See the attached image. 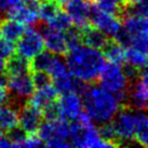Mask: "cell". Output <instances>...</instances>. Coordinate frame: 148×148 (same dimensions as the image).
<instances>
[{"instance_id": "30bf717a", "label": "cell", "mask_w": 148, "mask_h": 148, "mask_svg": "<svg viewBox=\"0 0 148 148\" xmlns=\"http://www.w3.org/2000/svg\"><path fill=\"white\" fill-rule=\"evenodd\" d=\"M90 20L92 25L103 32L106 36L115 38V36L122 28V21L118 15L101 11L91 4Z\"/></svg>"}, {"instance_id": "484cf974", "label": "cell", "mask_w": 148, "mask_h": 148, "mask_svg": "<svg viewBox=\"0 0 148 148\" xmlns=\"http://www.w3.org/2000/svg\"><path fill=\"white\" fill-rule=\"evenodd\" d=\"M48 26L54 29H58L61 32H66L73 26V22L68 16V14L65 12V10H61L48 23Z\"/></svg>"}, {"instance_id": "4fadbf2b", "label": "cell", "mask_w": 148, "mask_h": 148, "mask_svg": "<svg viewBox=\"0 0 148 148\" xmlns=\"http://www.w3.org/2000/svg\"><path fill=\"white\" fill-rule=\"evenodd\" d=\"M42 38L45 42V48L49 50L51 53L55 55H64L69 51L67 41H66L65 32L54 29L50 26H41Z\"/></svg>"}, {"instance_id": "7c38bea8", "label": "cell", "mask_w": 148, "mask_h": 148, "mask_svg": "<svg viewBox=\"0 0 148 148\" xmlns=\"http://www.w3.org/2000/svg\"><path fill=\"white\" fill-rule=\"evenodd\" d=\"M18 112V124L26 134L37 133L38 129L43 120V115L40 109L35 107L27 101L21 105Z\"/></svg>"}, {"instance_id": "74e56055", "label": "cell", "mask_w": 148, "mask_h": 148, "mask_svg": "<svg viewBox=\"0 0 148 148\" xmlns=\"http://www.w3.org/2000/svg\"><path fill=\"white\" fill-rule=\"evenodd\" d=\"M61 3H65V2H68V1H76V0H58Z\"/></svg>"}, {"instance_id": "9c48e42d", "label": "cell", "mask_w": 148, "mask_h": 148, "mask_svg": "<svg viewBox=\"0 0 148 148\" xmlns=\"http://www.w3.org/2000/svg\"><path fill=\"white\" fill-rule=\"evenodd\" d=\"M148 86H147V71L146 68L140 71L138 76L130 82L127 92V101L133 109L145 111L147 107Z\"/></svg>"}, {"instance_id": "9a60e30c", "label": "cell", "mask_w": 148, "mask_h": 148, "mask_svg": "<svg viewBox=\"0 0 148 148\" xmlns=\"http://www.w3.org/2000/svg\"><path fill=\"white\" fill-rule=\"evenodd\" d=\"M30 96L32 97L28 101L29 103L43 111L45 108L52 106L53 104L58 102L60 94L52 83H48L42 86L36 88Z\"/></svg>"}, {"instance_id": "d6986e66", "label": "cell", "mask_w": 148, "mask_h": 148, "mask_svg": "<svg viewBox=\"0 0 148 148\" xmlns=\"http://www.w3.org/2000/svg\"><path fill=\"white\" fill-rule=\"evenodd\" d=\"M25 24L12 18L0 20V36L9 41L16 42L25 32Z\"/></svg>"}, {"instance_id": "2e32d148", "label": "cell", "mask_w": 148, "mask_h": 148, "mask_svg": "<svg viewBox=\"0 0 148 148\" xmlns=\"http://www.w3.org/2000/svg\"><path fill=\"white\" fill-rule=\"evenodd\" d=\"M65 12L77 27H81L89 23L91 3L89 0H76L65 2Z\"/></svg>"}, {"instance_id": "44dd1931", "label": "cell", "mask_w": 148, "mask_h": 148, "mask_svg": "<svg viewBox=\"0 0 148 148\" xmlns=\"http://www.w3.org/2000/svg\"><path fill=\"white\" fill-rule=\"evenodd\" d=\"M18 125V112L17 109L11 105H0V130L7 132Z\"/></svg>"}, {"instance_id": "6da1fadb", "label": "cell", "mask_w": 148, "mask_h": 148, "mask_svg": "<svg viewBox=\"0 0 148 148\" xmlns=\"http://www.w3.org/2000/svg\"><path fill=\"white\" fill-rule=\"evenodd\" d=\"M65 56L70 74L86 83L95 82L106 64L102 51L88 45H78L70 49Z\"/></svg>"}, {"instance_id": "4316f807", "label": "cell", "mask_w": 148, "mask_h": 148, "mask_svg": "<svg viewBox=\"0 0 148 148\" xmlns=\"http://www.w3.org/2000/svg\"><path fill=\"white\" fill-rule=\"evenodd\" d=\"M90 3L101 11L116 14L120 17V8L114 0H89Z\"/></svg>"}, {"instance_id": "cb8c5ba5", "label": "cell", "mask_w": 148, "mask_h": 148, "mask_svg": "<svg viewBox=\"0 0 148 148\" xmlns=\"http://www.w3.org/2000/svg\"><path fill=\"white\" fill-rule=\"evenodd\" d=\"M125 61L137 69H144L147 65V53L130 45L125 49Z\"/></svg>"}, {"instance_id": "836d02e7", "label": "cell", "mask_w": 148, "mask_h": 148, "mask_svg": "<svg viewBox=\"0 0 148 148\" xmlns=\"http://www.w3.org/2000/svg\"><path fill=\"white\" fill-rule=\"evenodd\" d=\"M1 147H11V143L4 132L0 130V148Z\"/></svg>"}, {"instance_id": "83f0119b", "label": "cell", "mask_w": 148, "mask_h": 148, "mask_svg": "<svg viewBox=\"0 0 148 148\" xmlns=\"http://www.w3.org/2000/svg\"><path fill=\"white\" fill-rule=\"evenodd\" d=\"M5 135L10 140L11 146H13V147H22L25 136H26V133L21 127L16 125V127H14L11 130L7 131Z\"/></svg>"}, {"instance_id": "7a4b0ae2", "label": "cell", "mask_w": 148, "mask_h": 148, "mask_svg": "<svg viewBox=\"0 0 148 148\" xmlns=\"http://www.w3.org/2000/svg\"><path fill=\"white\" fill-rule=\"evenodd\" d=\"M82 94L83 111L99 124L112 120L121 107L115 94L99 86H88Z\"/></svg>"}, {"instance_id": "e575fe53", "label": "cell", "mask_w": 148, "mask_h": 148, "mask_svg": "<svg viewBox=\"0 0 148 148\" xmlns=\"http://www.w3.org/2000/svg\"><path fill=\"white\" fill-rule=\"evenodd\" d=\"M116 3L118 4V7L120 8V15H121V12L127 4V0H114Z\"/></svg>"}, {"instance_id": "603a6c76", "label": "cell", "mask_w": 148, "mask_h": 148, "mask_svg": "<svg viewBox=\"0 0 148 148\" xmlns=\"http://www.w3.org/2000/svg\"><path fill=\"white\" fill-rule=\"evenodd\" d=\"M62 9L58 0H42L39 5V18L48 24Z\"/></svg>"}, {"instance_id": "8fae6325", "label": "cell", "mask_w": 148, "mask_h": 148, "mask_svg": "<svg viewBox=\"0 0 148 148\" xmlns=\"http://www.w3.org/2000/svg\"><path fill=\"white\" fill-rule=\"evenodd\" d=\"M5 82L9 93H11L16 99H28L35 90L30 73L5 76Z\"/></svg>"}, {"instance_id": "ffe728a7", "label": "cell", "mask_w": 148, "mask_h": 148, "mask_svg": "<svg viewBox=\"0 0 148 148\" xmlns=\"http://www.w3.org/2000/svg\"><path fill=\"white\" fill-rule=\"evenodd\" d=\"M30 63L29 60L24 58L20 55H11L5 60L3 73L5 76L18 75L24 73H30Z\"/></svg>"}, {"instance_id": "e0dca14e", "label": "cell", "mask_w": 148, "mask_h": 148, "mask_svg": "<svg viewBox=\"0 0 148 148\" xmlns=\"http://www.w3.org/2000/svg\"><path fill=\"white\" fill-rule=\"evenodd\" d=\"M77 28L79 32L80 43L84 45L102 50L108 40L106 35L103 32H101L99 28H96L94 25L88 23V24L83 25L81 27H77Z\"/></svg>"}, {"instance_id": "1f68e13d", "label": "cell", "mask_w": 148, "mask_h": 148, "mask_svg": "<svg viewBox=\"0 0 148 148\" xmlns=\"http://www.w3.org/2000/svg\"><path fill=\"white\" fill-rule=\"evenodd\" d=\"M9 91L7 88V82H5V76L0 75V105L8 104L9 102Z\"/></svg>"}, {"instance_id": "f546056e", "label": "cell", "mask_w": 148, "mask_h": 148, "mask_svg": "<svg viewBox=\"0 0 148 148\" xmlns=\"http://www.w3.org/2000/svg\"><path fill=\"white\" fill-rule=\"evenodd\" d=\"M15 47L12 41H9L0 36V58L7 60L14 53Z\"/></svg>"}, {"instance_id": "8d00e7d4", "label": "cell", "mask_w": 148, "mask_h": 148, "mask_svg": "<svg viewBox=\"0 0 148 148\" xmlns=\"http://www.w3.org/2000/svg\"><path fill=\"white\" fill-rule=\"evenodd\" d=\"M4 64H5V60H4V58H0V75L3 73Z\"/></svg>"}, {"instance_id": "ba28073f", "label": "cell", "mask_w": 148, "mask_h": 148, "mask_svg": "<svg viewBox=\"0 0 148 148\" xmlns=\"http://www.w3.org/2000/svg\"><path fill=\"white\" fill-rule=\"evenodd\" d=\"M45 50V42L41 34L37 29L28 27L25 29L20 39L16 41V54L22 58L30 60Z\"/></svg>"}, {"instance_id": "f1b7e54d", "label": "cell", "mask_w": 148, "mask_h": 148, "mask_svg": "<svg viewBox=\"0 0 148 148\" xmlns=\"http://www.w3.org/2000/svg\"><path fill=\"white\" fill-rule=\"evenodd\" d=\"M32 75V79H33L34 86L35 89L42 86L48 83H52V79L50 77V75L47 71H42V70H32L30 71Z\"/></svg>"}, {"instance_id": "d6a6232c", "label": "cell", "mask_w": 148, "mask_h": 148, "mask_svg": "<svg viewBox=\"0 0 148 148\" xmlns=\"http://www.w3.org/2000/svg\"><path fill=\"white\" fill-rule=\"evenodd\" d=\"M18 2H21V0H0V16L1 14H5L8 10H10Z\"/></svg>"}, {"instance_id": "d590c367", "label": "cell", "mask_w": 148, "mask_h": 148, "mask_svg": "<svg viewBox=\"0 0 148 148\" xmlns=\"http://www.w3.org/2000/svg\"><path fill=\"white\" fill-rule=\"evenodd\" d=\"M138 3H147V0H127V4H138Z\"/></svg>"}, {"instance_id": "3957f363", "label": "cell", "mask_w": 148, "mask_h": 148, "mask_svg": "<svg viewBox=\"0 0 148 148\" xmlns=\"http://www.w3.org/2000/svg\"><path fill=\"white\" fill-rule=\"evenodd\" d=\"M74 122L69 124L70 144L82 148H109L116 147L114 144L103 140L99 130L92 124V120L82 111Z\"/></svg>"}, {"instance_id": "52a82bcc", "label": "cell", "mask_w": 148, "mask_h": 148, "mask_svg": "<svg viewBox=\"0 0 148 148\" xmlns=\"http://www.w3.org/2000/svg\"><path fill=\"white\" fill-rule=\"evenodd\" d=\"M135 121L136 114L134 112V109L127 104H122L111 120L120 145L122 140H134Z\"/></svg>"}, {"instance_id": "ac0fdd59", "label": "cell", "mask_w": 148, "mask_h": 148, "mask_svg": "<svg viewBox=\"0 0 148 148\" xmlns=\"http://www.w3.org/2000/svg\"><path fill=\"white\" fill-rule=\"evenodd\" d=\"M104 58L109 63L121 65L125 62V47L117 41L115 38H108L106 45L101 50Z\"/></svg>"}, {"instance_id": "5bb4252c", "label": "cell", "mask_w": 148, "mask_h": 148, "mask_svg": "<svg viewBox=\"0 0 148 148\" xmlns=\"http://www.w3.org/2000/svg\"><path fill=\"white\" fill-rule=\"evenodd\" d=\"M60 114L65 119L76 120L83 111L82 99L80 95L74 92L61 94L56 102Z\"/></svg>"}, {"instance_id": "4dcf8cb0", "label": "cell", "mask_w": 148, "mask_h": 148, "mask_svg": "<svg viewBox=\"0 0 148 148\" xmlns=\"http://www.w3.org/2000/svg\"><path fill=\"white\" fill-rule=\"evenodd\" d=\"M42 145L43 143L40 140L39 135L37 133H34V134H26L22 147H39Z\"/></svg>"}, {"instance_id": "277c9868", "label": "cell", "mask_w": 148, "mask_h": 148, "mask_svg": "<svg viewBox=\"0 0 148 148\" xmlns=\"http://www.w3.org/2000/svg\"><path fill=\"white\" fill-rule=\"evenodd\" d=\"M37 134L43 145L48 147H70L69 123L64 117H58L55 119H45L41 122Z\"/></svg>"}, {"instance_id": "d4e9b609", "label": "cell", "mask_w": 148, "mask_h": 148, "mask_svg": "<svg viewBox=\"0 0 148 148\" xmlns=\"http://www.w3.org/2000/svg\"><path fill=\"white\" fill-rule=\"evenodd\" d=\"M54 54L51 53L50 51H42L36 56L29 60L30 63V69L32 70H42V71H47L49 68L50 64L52 62Z\"/></svg>"}, {"instance_id": "5b68a950", "label": "cell", "mask_w": 148, "mask_h": 148, "mask_svg": "<svg viewBox=\"0 0 148 148\" xmlns=\"http://www.w3.org/2000/svg\"><path fill=\"white\" fill-rule=\"evenodd\" d=\"M101 86L116 95L120 103L127 101V92L130 84L123 68L119 64L108 63L105 64L99 76Z\"/></svg>"}, {"instance_id": "7402d4cb", "label": "cell", "mask_w": 148, "mask_h": 148, "mask_svg": "<svg viewBox=\"0 0 148 148\" xmlns=\"http://www.w3.org/2000/svg\"><path fill=\"white\" fill-rule=\"evenodd\" d=\"M134 140L140 146L147 147L148 144V120L145 112L136 114L135 130H134Z\"/></svg>"}, {"instance_id": "8992f818", "label": "cell", "mask_w": 148, "mask_h": 148, "mask_svg": "<svg viewBox=\"0 0 148 148\" xmlns=\"http://www.w3.org/2000/svg\"><path fill=\"white\" fill-rule=\"evenodd\" d=\"M122 29L127 34L129 45L147 53V16L125 14L121 17Z\"/></svg>"}]
</instances>
